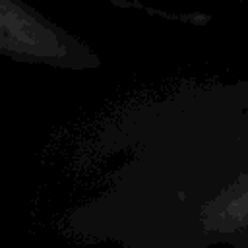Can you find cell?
<instances>
[{
  "mask_svg": "<svg viewBox=\"0 0 248 248\" xmlns=\"http://www.w3.org/2000/svg\"><path fill=\"white\" fill-rule=\"evenodd\" d=\"M202 223L215 232L248 234V178L238 180L211 200L203 207Z\"/></svg>",
  "mask_w": 248,
  "mask_h": 248,
  "instance_id": "obj_2",
  "label": "cell"
},
{
  "mask_svg": "<svg viewBox=\"0 0 248 248\" xmlns=\"http://www.w3.org/2000/svg\"><path fill=\"white\" fill-rule=\"evenodd\" d=\"M0 56L52 68H87L93 54L23 0H0Z\"/></svg>",
  "mask_w": 248,
  "mask_h": 248,
  "instance_id": "obj_1",
  "label": "cell"
}]
</instances>
